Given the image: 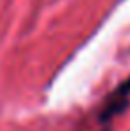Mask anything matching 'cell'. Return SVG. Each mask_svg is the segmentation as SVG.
Wrapping results in <instances>:
<instances>
[{
    "mask_svg": "<svg viewBox=\"0 0 130 131\" xmlns=\"http://www.w3.org/2000/svg\"><path fill=\"white\" fill-rule=\"evenodd\" d=\"M130 105V76L126 80H123L115 91L109 93V97L103 101L100 114H98V122L103 127V131H107V125L111 124L115 118H119Z\"/></svg>",
    "mask_w": 130,
    "mask_h": 131,
    "instance_id": "cell-1",
    "label": "cell"
}]
</instances>
